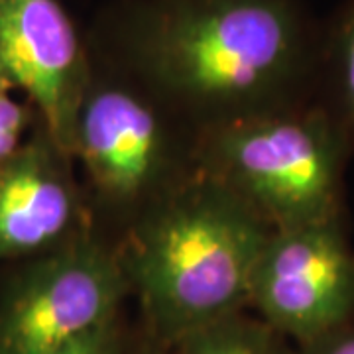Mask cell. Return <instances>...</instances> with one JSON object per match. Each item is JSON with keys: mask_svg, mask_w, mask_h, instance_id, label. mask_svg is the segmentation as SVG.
I'll return each instance as SVG.
<instances>
[{"mask_svg": "<svg viewBox=\"0 0 354 354\" xmlns=\"http://www.w3.org/2000/svg\"><path fill=\"white\" fill-rule=\"evenodd\" d=\"M321 36L301 0H122L88 48L203 134L311 104Z\"/></svg>", "mask_w": 354, "mask_h": 354, "instance_id": "6da1fadb", "label": "cell"}, {"mask_svg": "<svg viewBox=\"0 0 354 354\" xmlns=\"http://www.w3.org/2000/svg\"><path fill=\"white\" fill-rule=\"evenodd\" d=\"M174 354H297L290 341L244 311L183 337Z\"/></svg>", "mask_w": 354, "mask_h": 354, "instance_id": "30bf717a", "label": "cell"}, {"mask_svg": "<svg viewBox=\"0 0 354 354\" xmlns=\"http://www.w3.org/2000/svg\"><path fill=\"white\" fill-rule=\"evenodd\" d=\"M69 160L44 130L0 164V260L51 252L91 230Z\"/></svg>", "mask_w": 354, "mask_h": 354, "instance_id": "ba28073f", "label": "cell"}, {"mask_svg": "<svg viewBox=\"0 0 354 354\" xmlns=\"http://www.w3.org/2000/svg\"><path fill=\"white\" fill-rule=\"evenodd\" d=\"M177 122L144 88L93 55L73 124L71 160L83 165L102 207L132 225L197 169L189 164H197L195 152L177 136Z\"/></svg>", "mask_w": 354, "mask_h": 354, "instance_id": "277c9868", "label": "cell"}, {"mask_svg": "<svg viewBox=\"0 0 354 354\" xmlns=\"http://www.w3.org/2000/svg\"><path fill=\"white\" fill-rule=\"evenodd\" d=\"M10 85L0 83V164L24 146V132L30 122L28 106L10 95Z\"/></svg>", "mask_w": 354, "mask_h": 354, "instance_id": "8fae6325", "label": "cell"}, {"mask_svg": "<svg viewBox=\"0 0 354 354\" xmlns=\"http://www.w3.org/2000/svg\"><path fill=\"white\" fill-rule=\"evenodd\" d=\"M144 354H158V353H153V351H148V353H144Z\"/></svg>", "mask_w": 354, "mask_h": 354, "instance_id": "9a60e30c", "label": "cell"}, {"mask_svg": "<svg viewBox=\"0 0 354 354\" xmlns=\"http://www.w3.org/2000/svg\"><path fill=\"white\" fill-rule=\"evenodd\" d=\"M248 307L304 346L354 319V250L342 216L272 230L256 264Z\"/></svg>", "mask_w": 354, "mask_h": 354, "instance_id": "8992f818", "label": "cell"}, {"mask_svg": "<svg viewBox=\"0 0 354 354\" xmlns=\"http://www.w3.org/2000/svg\"><path fill=\"white\" fill-rule=\"evenodd\" d=\"M59 354H122L116 333V321L83 337L81 341H77Z\"/></svg>", "mask_w": 354, "mask_h": 354, "instance_id": "4fadbf2b", "label": "cell"}, {"mask_svg": "<svg viewBox=\"0 0 354 354\" xmlns=\"http://www.w3.org/2000/svg\"><path fill=\"white\" fill-rule=\"evenodd\" d=\"M2 2H4V0H0V12H2ZM0 83L8 85V83H6V79H4V75H2V69H0Z\"/></svg>", "mask_w": 354, "mask_h": 354, "instance_id": "5bb4252c", "label": "cell"}, {"mask_svg": "<svg viewBox=\"0 0 354 354\" xmlns=\"http://www.w3.org/2000/svg\"><path fill=\"white\" fill-rule=\"evenodd\" d=\"M0 69L24 91L53 144L71 158L73 124L91 79L93 55L62 0H4Z\"/></svg>", "mask_w": 354, "mask_h": 354, "instance_id": "52a82bcc", "label": "cell"}, {"mask_svg": "<svg viewBox=\"0 0 354 354\" xmlns=\"http://www.w3.org/2000/svg\"><path fill=\"white\" fill-rule=\"evenodd\" d=\"M351 146L315 101L197 136V169L248 203L274 230L342 216Z\"/></svg>", "mask_w": 354, "mask_h": 354, "instance_id": "3957f363", "label": "cell"}, {"mask_svg": "<svg viewBox=\"0 0 354 354\" xmlns=\"http://www.w3.org/2000/svg\"><path fill=\"white\" fill-rule=\"evenodd\" d=\"M274 228L234 191L195 169L128 228L118 252L160 342L241 313Z\"/></svg>", "mask_w": 354, "mask_h": 354, "instance_id": "7a4b0ae2", "label": "cell"}, {"mask_svg": "<svg viewBox=\"0 0 354 354\" xmlns=\"http://www.w3.org/2000/svg\"><path fill=\"white\" fill-rule=\"evenodd\" d=\"M315 102L341 128L354 152V0H342L321 36Z\"/></svg>", "mask_w": 354, "mask_h": 354, "instance_id": "9c48e42d", "label": "cell"}, {"mask_svg": "<svg viewBox=\"0 0 354 354\" xmlns=\"http://www.w3.org/2000/svg\"><path fill=\"white\" fill-rule=\"evenodd\" d=\"M128 281L91 230L39 256L0 301V354H59L116 321Z\"/></svg>", "mask_w": 354, "mask_h": 354, "instance_id": "5b68a950", "label": "cell"}, {"mask_svg": "<svg viewBox=\"0 0 354 354\" xmlns=\"http://www.w3.org/2000/svg\"><path fill=\"white\" fill-rule=\"evenodd\" d=\"M297 354H354V319L329 335L299 346Z\"/></svg>", "mask_w": 354, "mask_h": 354, "instance_id": "7c38bea8", "label": "cell"}]
</instances>
